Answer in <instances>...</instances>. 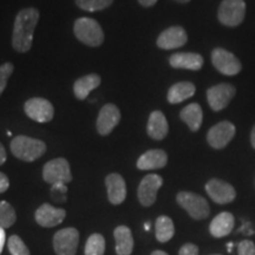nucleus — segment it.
Returning a JSON list of instances; mask_svg holds the SVG:
<instances>
[{"mask_svg": "<svg viewBox=\"0 0 255 255\" xmlns=\"http://www.w3.org/2000/svg\"><path fill=\"white\" fill-rule=\"evenodd\" d=\"M38 21L39 12L34 7L24 8L17 14L12 33V46L15 51L21 53L30 51Z\"/></svg>", "mask_w": 255, "mask_h": 255, "instance_id": "1", "label": "nucleus"}, {"mask_svg": "<svg viewBox=\"0 0 255 255\" xmlns=\"http://www.w3.org/2000/svg\"><path fill=\"white\" fill-rule=\"evenodd\" d=\"M11 151L15 157L32 162L41 157L46 151V144L39 139L27 136H17L11 141Z\"/></svg>", "mask_w": 255, "mask_h": 255, "instance_id": "2", "label": "nucleus"}, {"mask_svg": "<svg viewBox=\"0 0 255 255\" xmlns=\"http://www.w3.org/2000/svg\"><path fill=\"white\" fill-rule=\"evenodd\" d=\"M75 36L79 41L89 46H100L104 41V33L101 25L91 18H79L75 21Z\"/></svg>", "mask_w": 255, "mask_h": 255, "instance_id": "3", "label": "nucleus"}, {"mask_svg": "<svg viewBox=\"0 0 255 255\" xmlns=\"http://www.w3.org/2000/svg\"><path fill=\"white\" fill-rule=\"evenodd\" d=\"M246 2L245 0H223L218 11L220 23L225 26L237 27L245 19Z\"/></svg>", "mask_w": 255, "mask_h": 255, "instance_id": "4", "label": "nucleus"}, {"mask_svg": "<svg viewBox=\"0 0 255 255\" xmlns=\"http://www.w3.org/2000/svg\"><path fill=\"white\" fill-rule=\"evenodd\" d=\"M177 203L186 209L191 218L195 220H203L209 215L210 208L205 197L197 195L190 191H181L176 196Z\"/></svg>", "mask_w": 255, "mask_h": 255, "instance_id": "5", "label": "nucleus"}, {"mask_svg": "<svg viewBox=\"0 0 255 255\" xmlns=\"http://www.w3.org/2000/svg\"><path fill=\"white\" fill-rule=\"evenodd\" d=\"M44 181L50 184L58 183H69L72 181L70 164L65 158H55L51 159L43 168Z\"/></svg>", "mask_w": 255, "mask_h": 255, "instance_id": "6", "label": "nucleus"}, {"mask_svg": "<svg viewBox=\"0 0 255 255\" xmlns=\"http://www.w3.org/2000/svg\"><path fill=\"white\" fill-rule=\"evenodd\" d=\"M235 95H237V89L234 85L221 83L207 90V101L212 110L221 111L228 107Z\"/></svg>", "mask_w": 255, "mask_h": 255, "instance_id": "7", "label": "nucleus"}, {"mask_svg": "<svg viewBox=\"0 0 255 255\" xmlns=\"http://www.w3.org/2000/svg\"><path fill=\"white\" fill-rule=\"evenodd\" d=\"M212 63L214 68L226 76H235L241 71V62L232 52L218 47L212 52Z\"/></svg>", "mask_w": 255, "mask_h": 255, "instance_id": "8", "label": "nucleus"}, {"mask_svg": "<svg viewBox=\"0 0 255 255\" xmlns=\"http://www.w3.org/2000/svg\"><path fill=\"white\" fill-rule=\"evenodd\" d=\"M237 133V128L228 121H222L209 129L207 133V141L214 149H223L234 138Z\"/></svg>", "mask_w": 255, "mask_h": 255, "instance_id": "9", "label": "nucleus"}, {"mask_svg": "<svg viewBox=\"0 0 255 255\" xmlns=\"http://www.w3.org/2000/svg\"><path fill=\"white\" fill-rule=\"evenodd\" d=\"M25 114L30 117L31 120L36 121L39 123H47L55 116V109L50 101L45 98L34 97L28 100L24 105Z\"/></svg>", "mask_w": 255, "mask_h": 255, "instance_id": "10", "label": "nucleus"}, {"mask_svg": "<svg viewBox=\"0 0 255 255\" xmlns=\"http://www.w3.org/2000/svg\"><path fill=\"white\" fill-rule=\"evenodd\" d=\"M79 242V233L75 228L60 229L53 238L57 255H75Z\"/></svg>", "mask_w": 255, "mask_h": 255, "instance_id": "11", "label": "nucleus"}, {"mask_svg": "<svg viewBox=\"0 0 255 255\" xmlns=\"http://www.w3.org/2000/svg\"><path fill=\"white\" fill-rule=\"evenodd\" d=\"M163 184V178L159 175L150 174L143 177L138 186V200L142 206L150 207L155 203L156 197H157V191Z\"/></svg>", "mask_w": 255, "mask_h": 255, "instance_id": "12", "label": "nucleus"}, {"mask_svg": "<svg viewBox=\"0 0 255 255\" xmlns=\"http://www.w3.org/2000/svg\"><path fill=\"white\" fill-rule=\"evenodd\" d=\"M206 191L210 199L219 205L231 203L237 197V191L234 187L225 181L218 180V178H212L208 181V183L206 184Z\"/></svg>", "mask_w": 255, "mask_h": 255, "instance_id": "13", "label": "nucleus"}, {"mask_svg": "<svg viewBox=\"0 0 255 255\" xmlns=\"http://www.w3.org/2000/svg\"><path fill=\"white\" fill-rule=\"evenodd\" d=\"M121 121V111L115 104H105L100 111L97 119V131L107 136L113 131Z\"/></svg>", "mask_w": 255, "mask_h": 255, "instance_id": "14", "label": "nucleus"}, {"mask_svg": "<svg viewBox=\"0 0 255 255\" xmlns=\"http://www.w3.org/2000/svg\"><path fill=\"white\" fill-rule=\"evenodd\" d=\"M187 32L181 26H171L159 34L157 46L163 50H174L183 46L187 43Z\"/></svg>", "mask_w": 255, "mask_h": 255, "instance_id": "15", "label": "nucleus"}, {"mask_svg": "<svg viewBox=\"0 0 255 255\" xmlns=\"http://www.w3.org/2000/svg\"><path fill=\"white\" fill-rule=\"evenodd\" d=\"M36 221L38 225L41 227H55V226L59 225L65 219L66 213L64 209L55 208L53 206L49 205V203H44L41 205L36 212Z\"/></svg>", "mask_w": 255, "mask_h": 255, "instance_id": "16", "label": "nucleus"}, {"mask_svg": "<svg viewBox=\"0 0 255 255\" xmlns=\"http://www.w3.org/2000/svg\"><path fill=\"white\" fill-rule=\"evenodd\" d=\"M108 199L113 205H121L127 197V186L124 178L120 174H110L105 178Z\"/></svg>", "mask_w": 255, "mask_h": 255, "instance_id": "17", "label": "nucleus"}, {"mask_svg": "<svg viewBox=\"0 0 255 255\" xmlns=\"http://www.w3.org/2000/svg\"><path fill=\"white\" fill-rule=\"evenodd\" d=\"M169 64L174 69H186L197 71L202 68L203 58L199 53L194 52H178L174 53L169 58Z\"/></svg>", "mask_w": 255, "mask_h": 255, "instance_id": "18", "label": "nucleus"}, {"mask_svg": "<svg viewBox=\"0 0 255 255\" xmlns=\"http://www.w3.org/2000/svg\"><path fill=\"white\" fill-rule=\"evenodd\" d=\"M168 156L161 149H152L144 152L137 161V168L141 170H154L167 165Z\"/></svg>", "mask_w": 255, "mask_h": 255, "instance_id": "19", "label": "nucleus"}, {"mask_svg": "<svg viewBox=\"0 0 255 255\" xmlns=\"http://www.w3.org/2000/svg\"><path fill=\"white\" fill-rule=\"evenodd\" d=\"M146 132L152 139H156V141H161V139L165 138V136L169 132V126L163 113L158 110L152 111L148 120Z\"/></svg>", "mask_w": 255, "mask_h": 255, "instance_id": "20", "label": "nucleus"}, {"mask_svg": "<svg viewBox=\"0 0 255 255\" xmlns=\"http://www.w3.org/2000/svg\"><path fill=\"white\" fill-rule=\"evenodd\" d=\"M234 216L228 212H222L216 215L210 222L209 232L214 238H223L234 228Z\"/></svg>", "mask_w": 255, "mask_h": 255, "instance_id": "21", "label": "nucleus"}, {"mask_svg": "<svg viewBox=\"0 0 255 255\" xmlns=\"http://www.w3.org/2000/svg\"><path fill=\"white\" fill-rule=\"evenodd\" d=\"M100 84L101 77L96 73H91V75H87L77 79L73 84V92H75L76 98L79 101L85 100L92 90L100 87Z\"/></svg>", "mask_w": 255, "mask_h": 255, "instance_id": "22", "label": "nucleus"}, {"mask_svg": "<svg viewBox=\"0 0 255 255\" xmlns=\"http://www.w3.org/2000/svg\"><path fill=\"white\" fill-rule=\"evenodd\" d=\"M116 241L117 255H130L133 250V239L131 231L126 226H120L114 232Z\"/></svg>", "mask_w": 255, "mask_h": 255, "instance_id": "23", "label": "nucleus"}, {"mask_svg": "<svg viewBox=\"0 0 255 255\" xmlns=\"http://www.w3.org/2000/svg\"><path fill=\"white\" fill-rule=\"evenodd\" d=\"M196 88L190 82H180L174 84L168 91V102L171 104H177L188 100L195 95Z\"/></svg>", "mask_w": 255, "mask_h": 255, "instance_id": "24", "label": "nucleus"}, {"mask_svg": "<svg viewBox=\"0 0 255 255\" xmlns=\"http://www.w3.org/2000/svg\"><path fill=\"white\" fill-rule=\"evenodd\" d=\"M180 117L189 127L191 131H197L201 128V124H202L203 113L199 104L191 103L181 110Z\"/></svg>", "mask_w": 255, "mask_h": 255, "instance_id": "25", "label": "nucleus"}, {"mask_svg": "<svg viewBox=\"0 0 255 255\" xmlns=\"http://www.w3.org/2000/svg\"><path fill=\"white\" fill-rule=\"evenodd\" d=\"M155 231L156 239H157L159 242H168L175 234L173 220L164 215L159 216V218L156 220Z\"/></svg>", "mask_w": 255, "mask_h": 255, "instance_id": "26", "label": "nucleus"}, {"mask_svg": "<svg viewBox=\"0 0 255 255\" xmlns=\"http://www.w3.org/2000/svg\"><path fill=\"white\" fill-rule=\"evenodd\" d=\"M17 220L13 207L6 201H0V227L9 228Z\"/></svg>", "mask_w": 255, "mask_h": 255, "instance_id": "27", "label": "nucleus"}, {"mask_svg": "<svg viewBox=\"0 0 255 255\" xmlns=\"http://www.w3.org/2000/svg\"><path fill=\"white\" fill-rule=\"evenodd\" d=\"M105 241L101 234H92L85 245V255H103Z\"/></svg>", "mask_w": 255, "mask_h": 255, "instance_id": "28", "label": "nucleus"}, {"mask_svg": "<svg viewBox=\"0 0 255 255\" xmlns=\"http://www.w3.org/2000/svg\"><path fill=\"white\" fill-rule=\"evenodd\" d=\"M114 0H76V4L79 8L88 12H97L109 7Z\"/></svg>", "mask_w": 255, "mask_h": 255, "instance_id": "29", "label": "nucleus"}, {"mask_svg": "<svg viewBox=\"0 0 255 255\" xmlns=\"http://www.w3.org/2000/svg\"><path fill=\"white\" fill-rule=\"evenodd\" d=\"M8 250L12 255H30V251L18 235H12L8 239Z\"/></svg>", "mask_w": 255, "mask_h": 255, "instance_id": "30", "label": "nucleus"}, {"mask_svg": "<svg viewBox=\"0 0 255 255\" xmlns=\"http://www.w3.org/2000/svg\"><path fill=\"white\" fill-rule=\"evenodd\" d=\"M14 71V66L12 63H5L0 66V96L6 89L8 78L11 77L12 72Z\"/></svg>", "mask_w": 255, "mask_h": 255, "instance_id": "31", "label": "nucleus"}, {"mask_svg": "<svg viewBox=\"0 0 255 255\" xmlns=\"http://www.w3.org/2000/svg\"><path fill=\"white\" fill-rule=\"evenodd\" d=\"M66 194H68V187L64 183L52 184V187H51V199L55 202H65Z\"/></svg>", "mask_w": 255, "mask_h": 255, "instance_id": "32", "label": "nucleus"}, {"mask_svg": "<svg viewBox=\"0 0 255 255\" xmlns=\"http://www.w3.org/2000/svg\"><path fill=\"white\" fill-rule=\"evenodd\" d=\"M239 255H255V245L250 240H244L238 246Z\"/></svg>", "mask_w": 255, "mask_h": 255, "instance_id": "33", "label": "nucleus"}, {"mask_svg": "<svg viewBox=\"0 0 255 255\" xmlns=\"http://www.w3.org/2000/svg\"><path fill=\"white\" fill-rule=\"evenodd\" d=\"M178 255H199V248L194 244H186L181 247Z\"/></svg>", "mask_w": 255, "mask_h": 255, "instance_id": "34", "label": "nucleus"}, {"mask_svg": "<svg viewBox=\"0 0 255 255\" xmlns=\"http://www.w3.org/2000/svg\"><path fill=\"white\" fill-rule=\"evenodd\" d=\"M8 187H9L8 177L6 176L5 174L0 173V194L5 193V191L8 189Z\"/></svg>", "mask_w": 255, "mask_h": 255, "instance_id": "35", "label": "nucleus"}, {"mask_svg": "<svg viewBox=\"0 0 255 255\" xmlns=\"http://www.w3.org/2000/svg\"><path fill=\"white\" fill-rule=\"evenodd\" d=\"M5 240H6V234H5V229L0 227V254H1L2 248H4L5 245Z\"/></svg>", "mask_w": 255, "mask_h": 255, "instance_id": "36", "label": "nucleus"}, {"mask_svg": "<svg viewBox=\"0 0 255 255\" xmlns=\"http://www.w3.org/2000/svg\"><path fill=\"white\" fill-rule=\"evenodd\" d=\"M6 162V150L4 148V145L0 143V165L4 164Z\"/></svg>", "mask_w": 255, "mask_h": 255, "instance_id": "37", "label": "nucleus"}, {"mask_svg": "<svg viewBox=\"0 0 255 255\" xmlns=\"http://www.w3.org/2000/svg\"><path fill=\"white\" fill-rule=\"evenodd\" d=\"M138 2L144 7H151L157 2V0H138Z\"/></svg>", "mask_w": 255, "mask_h": 255, "instance_id": "38", "label": "nucleus"}, {"mask_svg": "<svg viewBox=\"0 0 255 255\" xmlns=\"http://www.w3.org/2000/svg\"><path fill=\"white\" fill-rule=\"evenodd\" d=\"M251 144L255 149V126L253 127V129H252L251 131Z\"/></svg>", "mask_w": 255, "mask_h": 255, "instance_id": "39", "label": "nucleus"}, {"mask_svg": "<svg viewBox=\"0 0 255 255\" xmlns=\"http://www.w3.org/2000/svg\"><path fill=\"white\" fill-rule=\"evenodd\" d=\"M151 255H168V254L163 251H155V252H152Z\"/></svg>", "mask_w": 255, "mask_h": 255, "instance_id": "40", "label": "nucleus"}, {"mask_svg": "<svg viewBox=\"0 0 255 255\" xmlns=\"http://www.w3.org/2000/svg\"><path fill=\"white\" fill-rule=\"evenodd\" d=\"M175 1H177V2H181V4H186V2L190 1V0H175Z\"/></svg>", "mask_w": 255, "mask_h": 255, "instance_id": "41", "label": "nucleus"}, {"mask_svg": "<svg viewBox=\"0 0 255 255\" xmlns=\"http://www.w3.org/2000/svg\"><path fill=\"white\" fill-rule=\"evenodd\" d=\"M144 228L146 229V231H149V228H150V225H149V222H148V223H145V225H144Z\"/></svg>", "mask_w": 255, "mask_h": 255, "instance_id": "42", "label": "nucleus"}, {"mask_svg": "<svg viewBox=\"0 0 255 255\" xmlns=\"http://www.w3.org/2000/svg\"><path fill=\"white\" fill-rule=\"evenodd\" d=\"M232 246H233V244H232V242H229V244H228V252H232Z\"/></svg>", "mask_w": 255, "mask_h": 255, "instance_id": "43", "label": "nucleus"}]
</instances>
